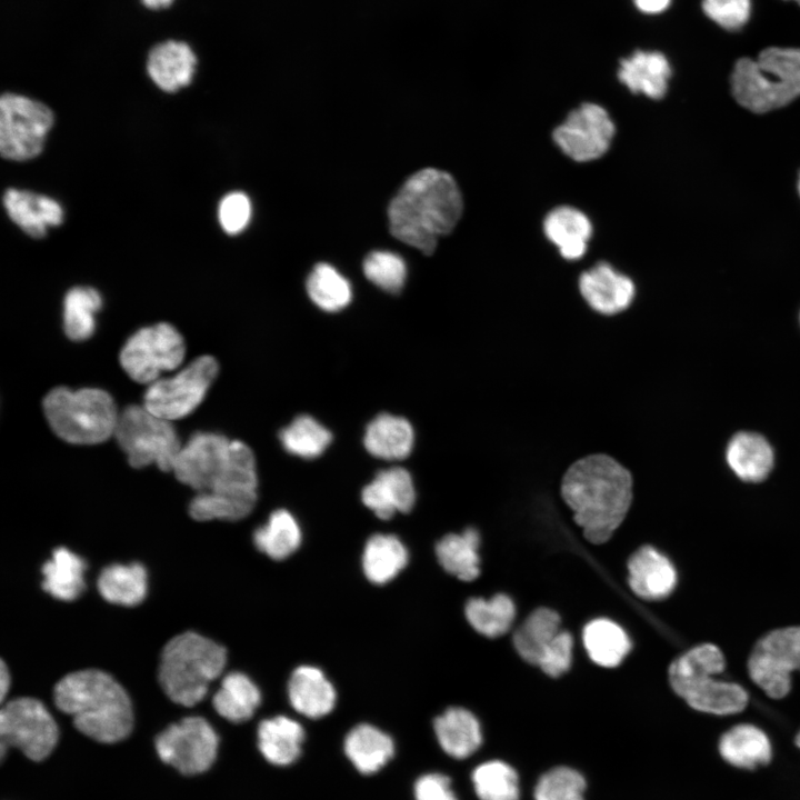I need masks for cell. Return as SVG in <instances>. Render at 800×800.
I'll return each mask as SVG.
<instances>
[{"label":"cell","mask_w":800,"mask_h":800,"mask_svg":"<svg viewBox=\"0 0 800 800\" xmlns=\"http://www.w3.org/2000/svg\"><path fill=\"white\" fill-rule=\"evenodd\" d=\"M172 471L197 494L189 513L197 521H236L256 506L258 476L252 450L217 432H196L181 447Z\"/></svg>","instance_id":"6da1fadb"},{"label":"cell","mask_w":800,"mask_h":800,"mask_svg":"<svg viewBox=\"0 0 800 800\" xmlns=\"http://www.w3.org/2000/svg\"><path fill=\"white\" fill-rule=\"evenodd\" d=\"M560 494L584 538L607 542L626 519L633 498L631 471L607 453H589L571 462Z\"/></svg>","instance_id":"7a4b0ae2"},{"label":"cell","mask_w":800,"mask_h":800,"mask_svg":"<svg viewBox=\"0 0 800 800\" xmlns=\"http://www.w3.org/2000/svg\"><path fill=\"white\" fill-rule=\"evenodd\" d=\"M462 194L454 178L426 168L406 180L388 208L390 231L398 240L430 256L440 237L458 224Z\"/></svg>","instance_id":"3957f363"},{"label":"cell","mask_w":800,"mask_h":800,"mask_svg":"<svg viewBox=\"0 0 800 800\" xmlns=\"http://www.w3.org/2000/svg\"><path fill=\"white\" fill-rule=\"evenodd\" d=\"M57 708L71 716L84 736L114 743L129 736L133 724L131 700L107 672L86 669L64 676L54 687Z\"/></svg>","instance_id":"277c9868"},{"label":"cell","mask_w":800,"mask_h":800,"mask_svg":"<svg viewBox=\"0 0 800 800\" xmlns=\"http://www.w3.org/2000/svg\"><path fill=\"white\" fill-rule=\"evenodd\" d=\"M726 658L713 643H700L677 657L668 670L672 690L693 710L732 716L743 711L748 691L738 682L721 678Z\"/></svg>","instance_id":"5b68a950"},{"label":"cell","mask_w":800,"mask_h":800,"mask_svg":"<svg viewBox=\"0 0 800 800\" xmlns=\"http://www.w3.org/2000/svg\"><path fill=\"white\" fill-rule=\"evenodd\" d=\"M739 106L752 113H768L800 98V48L769 47L757 59H739L730 74Z\"/></svg>","instance_id":"8992f818"},{"label":"cell","mask_w":800,"mask_h":800,"mask_svg":"<svg viewBox=\"0 0 800 800\" xmlns=\"http://www.w3.org/2000/svg\"><path fill=\"white\" fill-rule=\"evenodd\" d=\"M226 663L224 647L187 631L173 637L163 647L159 681L174 703L192 707L203 699L210 682L222 673Z\"/></svg>","instance_id":"52a82bcc"},{"label":"cell","mask_w":800,"mask_h":800,"mask_svg":"<svg viewBox=\"0 0 800 800\" xmlns=\"http://www.w3.org/2000/svg\"><path fill=\"white\" fill-rule=\"evenodd\" d=\"M43 410L53 432L74 444L106 441L114 434L119 418L112 397L97 388H54L46 396Z\"/></svg>","instance_id":"ba28073f"},{"label":"cell","mask_w":800,"mask_h":800,"mask_svg":"<svg viewBox=\"0 0 800 800\" xmlns=\"http://www.w3.org/2000/svg\"><path fill=\"white\" fill-rule=\"evenodd\" d=\"M114 437L134 468L156 464L162 471H172L182 447L169 420L137 404L119 413Z\"/></svg>","instance_id":"9c48e42d"},{"label":"cell","mask_w":800,"mask_h":800,"mask_svg":"<svg viewBox=\"0 0 800 800\" xmlns=\"http://www.w3.org/2000/svg\"><path fill=\"white\" fill-rule=\"evenodd\" d=\"M54 124L53 111L43 102L13 92L0 98V153L12 161H28L43 150Z\"/></svg>","instance_id":"30bf717a"},{"label":"cell","mask_w":800,"mask_h":800,"mask_svg":"<svg viewBox=\"0 0 800 800\" xmlns=\"http://www.w3.org/2000/svg\"><path fill=\"white\" fill-rule=\"evenodd\" d=\"M1 757L10 747L18 748L33 761H41L54 749L58 726L48 709L37 699L21 697L2 703L0 711Z\"/></svg>","instance_id":"8fae6325"},{"label":"cell","mask_w":800,"mask_h":800,"mask_svg":"<svg viewBox=\"0 0 800 800\" xmlns=\"http://www.w3.org/2000/svg\"><path fill=\"white\" fill-rule=\"evenodd\" d=\"M750 679L769 698L789 694L791 674L800 672V626L774 629L760 638L748 659Z\"/></svg>","instance_id":"7c38bea8"},{"label":"cell","mask_w":800,"mask_h":800,"mask_svg":"<svg viewBox=\"0 0 800 800\" xmlns=\"http://www.w3.org/2000/svg\"><path fill=\"white\" fill-rule=\"evenodd\" d=\"M184 353L179 331L168 322H159L136 331L122 347L119 360L132 380L150 384L162 371L178 368Z\"/></svg>","instance_id":"4fadbf2b"},{"label":"cell","mask_w":800,"mask_h":800,"mask_svg":"<svg viewBox=\"0 0 800 800\" xmlns=\"http://www.w3.org/2000/svg\"><path fill=\"white\" fill-rule=\"evenodd\" d=\"M218 371L213 357L201 356L173 377L150 383L143 396V407L169 421L181 419L200 404Z\"/></svg>","instance_id":"5bb4252c"},{"label":"cell","mask_w":800,"mask_h":800,"mask_svg":"<svg viewBox=\"0 0 800 800\" xmlns=\"http://www.w3.org/2000/svg\"><path fill=\"white\" fill-rule=\"evenodd\" d=\"M159 758L180 773L191 776L207 771L213 763L219 739L211 724L201 717H188L164 729L156 738Z\"/></svg>","instance_id":"9a60e30c"},{"label":"cell","mask_w":800,"mask_h":800,"mask_svg":"<svg viewBox=\"0 0 800 800\" xmlns=\"http://www.w3.org/2000/svg\"><path fill=\"white\" fill-rule=\"evenodd\" d=\"M616 126L604 108L586 102L572 110L552 133L554 143L578 162L599 159L610 148Z\"/></svg>","instance_id":"2e32d148"},{"label":"cell","mask_w":800,"mask_h":800,"mask_svg":"<svg viewBox=\"0 0 800 800\" xmlns=\"http://www.w3.org/2000/svg\"><path fill=\"white\" fill-rule=\"evenodd\" d=\"M578 288L589 308L607 317L629 309L636 297V286L631 278L604 261L583 271Z\"/></svg>","instance_id":"e0dca14e"},{"label":"cell","mask_w":800,"mask_h":800,"mask_svg":"<svg viewBox=\"0 0 800 800\" xmlns=\"http://www.w3.org/2000/svg\"><path fill=\"white\" fill-rule=\"evenodd\" d=\"M197 56L190 44L168 39L151 47L146 70L154 86L166 93H176L188 87L197 70Z\"/></svg>","instance_id":"ac0fdd59"},{"label":"cell","mask_w":800,"mask_h":800,"mask_svg":"<svg viewBox=\"0 0 800 800\" xmlns=\"http://www.w3.org/2000/svg\"><path fill=\"white\" fill-rule=\"evenodd\" d=\"M628 582L639 598L657 601L673 592L678 574L666 554L651 546H643L628 561Z\"/></svg>","instance_id":"d6986e66"},{"label":"cell","mask_w":800,"mask_h":800,"mask_svg":"<svg viewBox=\"0 0 800 800\" xmlns=\"http://www.w3.org/2000/svg\"><path fill=\"white\" fill-rule=\"evenodd\" d=\"M2 202L10 220L33 239L44 238L49 228L63 223L62 206L49 196L8 188Z\"/></svg>","instance_id":"ffe728a7"},{"label":"cell","mask_w":800,"mask_h":800,"mask_svg":"<svg viewBox=\"0 0 800 800\" xmlns=\"http://www.w3.org/2000/svg\"><path fill=\"white\" fill-rule=\"evenodd\" d=\"M362 503L379 519L409 512L416 502V488L410 472L396 466L380 470L361 491Z\"/></svg>","instance_id":"44dd1931"},{"label":"cell","mask_w":800,"mask_h":800,"mask_svg":"<svg viewBox=\"0 0 800 800\" xmlns=\"http://www.w3.org/2000/svg\"><path fill=\"white\" fill-rule=\"evenodd\" d=\"M618 79L632 93L650 99H662L668 91L672 69L667 57L659 51L637 50L619 62Z\"/></svg>","instance_id":"7402d4cb"},{"label":"cell","mask_w":800,"mask_h":800,"mask_svg":"<svg viewBox=\"0 0 800 800\" xmlns=\"http://www.w3.org/2000/svg\"><path fill=\"white\" fill-rule=\"evenodd\" d=\"M288 698L298 713L318 719L332 711L337 692L322 670L313 666H299L289 678Z\"/></svg>","instance_id":"603a6c76"},{"label":"cell","mask_w":800,"mask_h":800,"mask_svg":"<svg viewBox=\"0 0 800 800\" xmlns=\"http://www.w3.org/2000/svg\"><path fill=\"white\" fill-rule=\"evenodd\" d=\"M718 752L724 762L744 770L764 767L773 756L768 734L752 723H738L724 731L718 741Z\"/></svg>","instance_id":"cb8c5ba5"},{"label":"cell","mask_w":800,"mask_h":800,"mask_svg":"<svg viewBox=\"0 0 800 800\" xmlns=\"http://www.w3.org/2000/svg\"><path fill=\"white\" fill-rule=\"evenodd\" d=\"M546 238L566 260H578L584 256L593 228L590 219L579 209L560 206L552 209L543 220Z\"/></svg>","instance_id":"d4e9b609"},{"label":"cell","mask_w":800,"mask_h":800,"mask_svg":"<svg viewBox=\"0 0 800 800\" xmlns=\"http://www.w3.org/2000/svg\"><path fill=\"white\" fill-rule=\"evenodd\" d=\"M363 446L372 457L381 460L406 459L414 446L413 427L403 417L380 413L367 424Z\"/></svg>","instance_id":"484cf974"},{"label":"cell","mask_w":800,"mask_h":800,"mask_svg":"<svg viewBox=\"0 0 800 800\" xmlns=\"http://www.w3.org/2000/svg\"><path fill=\"white\" fill-rule=\"evenodd\" d=\"M730 469L741 480L759 482L764 480L773 467V450L762 436L754 432H738L728 443L726 451Z\"/></svg>","instance_id":"4316f807"},{"label":"cell","mask_w":800,"mask_h":800,"mask_svg":"<svg viewBox=\"0 0 800 800\" xmlns=\"http://www.w3.org/2000/svg\"><path fill=\"white\" fill-rule=\"evenodd\" d=\"M434 732L442 750L457 759L471 756L482 741L478 719L460 707L449 708L437 717Z\"/></svg>","instance_id":"83f0119b"},{"label":"cell","mask_w":800,"mask_h":800,"mask_svg":"<svg viewBox=\"0 0 800 800\" xmlns=\"http://www.w3.org/2000/svg\"><path fill=\"white\" fill-rule=\"evenodd\" d=\"M304 730L286 716L264 719L258 728V746L262 756L276 766L293 763L301 753Z\"/></svg>","instance_id":"f1b7e54d"},{"label":"cell","mask_w":800,"mask_h":800,"mask_svg":"<svg viewBox=\"0 0 800 800\" xmlns=\"http://www.w3.org/2000/svg\"><path fill=\"white\" fill-rule=\"evenodd\" d=\"M343 748L349 760L363 774L379 771L394 752L391 737L367 723L358 724L348 732Z\"/></svg>","instance_id":"f546056e"},{"label":"cell","mask_w":800,"mask_h":800,"mask_svg":"<svg viewBox=\"0 0 800 800\" xmlns=\"http://www.w3.org/2000/svg\"><path fill=\"white\" fill-rule=\"evenodd\" d=\"M408 560V550L397 536L376 533L364 544L361 564L370 582L384 584L404 569Z\"/></svg>","instance_id":"4dcf8cb0"},{"label":"cell","mask_w":800,"mask_h":800,"mask_svg":"<svg viewBox=\"0 0 800 800\" xmlns=\"http://www.w3.org/2000/svg\"><path fill=\"white\" fill-rule=\"evenodd\" d=\"M86 568L81 557L64 547H59L42 566V588L56 599L72 601L86 588L83 576Z\"/></svg>","instance_id":"1f68e13d"},{"label":"cell","mask_w":800,"mask_h":800,"mask_svg":"<svg viewBox=\"0 0 800 800\" xmlns=\"http://www.w3.org/2000/svg\"><path fill=\"white\" fill-rule=\"evenodd\" d=\"M561 630L559 614L549 608H539L514 631V648L524 661L538 667Z\"/></svg>","instance_id":"d6a6232c"},{"label":"cell","mask_w":800,"mask_h":800,"mask_svg":"<svg viewBox=\"0 0 800 800\" xmlns=\"http://www.w3.org/2000/svg\"><path fill=\"white\" fill-rule=\"evenodd\" d=\"M98 590L110 603L133 607L142 602L148 589L146 568L139 563H113L106 567L98 578Z\"/></svg>","instance_id":"836d02e7"},{"label":"cell","mask_w":800,"mask_h":800,"mask_svg":"<svg viewBox=\"0 0 800 800\" xmlns=\"http://www.w3.org/2000/svg\"><path fill=\"white\" fill-rule=\"evenodd\" d=\"M479 532L468 528L461 533H449L436 544L440 566L462 581H472L480 573Z\"/></svg>","instance_id":"e575fe53"},{"label":"cell","mask_w":800,"mask_h":800,"mask_svg":"<svg viewBox=\"0 0 800 800\" xmlns=\"http://www.w3.org/2000/svg\"><path fill=\"white\" fill-rule=\"evenodd\" d=\"M261 702L257 684L244 673L233 671L226 674L212 699L214 710L231 722L250 719Z\"/></svg>","instance_id":"d590c367"},{"label":"cell","mask_w":800,"mask_h":800,"mask_svg":"<svg viewBox=\"0 0 800 800\" xmlns=\"http://www.w3.org/2000/svg\"><path fill=\"white\" fill-rule=\"evenodd\" d=\"M582 640L590 659L606 668L619 666L631 648L626 631L604 618L590 621L583 629Z\"/></svg>","instance_id":"8d00e7d4"},{"label":"cell","mask_w":800,"mask_h":800,"mask_svg":"<svg viewBox=\"0 0 800 800\" xmlns=\"http://www.w3.org/2000/svg\"><path fill=\"white\" fill-rule=\"evenodd\" d=\"M301 540V528L286 509L274 510L267 522L253 532L257 549L272 560L290 557L300 547Z\"/></svg>","instance_id":"74e56055"},{"label":"cell","mask_w":800,"mask_h":800,"mask_svg":"<svg viewBox=\"0 0 800 800\" xmlns=\"http://www.w3.org/2000/svg\"><path fill=\"white\" fill-rule=\"evenodd\" d=\"M102 297L93 287L76 286L63 298V329L68 338L82 341L96 330V314L102 308Z\"/></svg>","instance_id":"f35d334b"},{"label":"cell","mask_w":800,"mask_h":800,"mask_svg":"<svg viewBox=\"0 0 800 800\" xmlns=\"http://www.w3.org/2000/svg\"><path fill=\"white\" fill-rule=\"evenodd\" d=\"M279 440L288 453L302 459H314L330 446L332 433L316 418L300 414L281 429Z\"/></svg>","instance_id":"ab89813d"},{"label":"cell","mask_w":800,"mask_h":800,"mask_svg":"<svg viewBox=\"0 0 800 800\" xmlns=\"http://www.w3.org/2000/svg\"><path fill=\"white\" fill-rule=\"evenodd\" d=\"M470 626L479 633L497 638L504 634L512 626L516 608L507 594H496L489 600L470 599L464 608Z\"/></svg>","instance_id":"60d3db41"},{"label":"cell","mask_w":800,"mask_h":800,"mask_svg":"<svg viewBox=\"0 0 800 800\" xmlns=\"http://www.w3.org/2000/svg\"><path fill=\"white\" fill-rule=\"evenodd\" d=\"M311 301L327 312L344 309L352 299L350 282L328 263H318L307 279Z\"/></svg>","instance_id":"b9f144b4"},{"label":"cell","mask_w":800,"mask_h":800,"mask_svg":"<svg viewBox=\"0 0 800 800\" xmlns=\"http://www.w3.org/2000/svg\"><path fill=\"white\" fill-rule=\"evenodd\" d=\"M472 782L480 800H519V780L516 770L500 760L478 766Z\"/></svg>","instance_id":"7bdbcfd3"},{"label":"cell","mask_w":800,"mask_h":800,"mask_svg":"<svg viewBox=\"0 0 800 800\" xmlns=\"http://www.w3.org/2000/svg\"><path fill=\"white\" fill-rule=\"evenodd\" d=\"M586 780L580 772L557 767L546 772L534 788V800H584Z\"/></svg>","instance_id":"ee69618b"},{"label":"cell","mask_w":800,"mask_h":800,"mask_svg":"<svg viewBox=\"0 0 800 800\" xmlns=\"http://www.w3.org/2000/svg\"><path fill=\"white\" fill-rule=\"evenodd\" d=\"M364 276L380 289L397 293L404 286L407 268L403 259L389 251H373L363 262Z\"/></svg>","instance_id":"f6af8a7d"},{"label":"cell","mask_w":800,"mask_h":800,"mask_svg":"<svg viewBox=\"0 0 800 800\" xmlns=\"http://www.w3.org/2000/svg\"><path fill=\"white\" fill-rule=\"evenodd\" d=\"M704 14L728 31L746 26L751 13L750 0H702Z\"/></svg>","instance_id":"bcb514c9"},{"label":"cell","mask_w":800,"mask_h":800,"mask_svg":"<svg viewBox=\"0 0 800 800\" xmlns=\"http://www.w3.org/2000/svg\"><path fill=\"white\" fill-rule=\"evenodd\" d=\"M251 218V202L241 191L226 194L218 207V220L228 234H237L246 229Z\"/></svg>","instance_id":"7dc6e473"},{"label":"cell","mask_w":800,"mask_h":800,"mask_svg":"<svg viewBox=\"0 0 800 800\" xmlns=\"http://www.w3.org/2000/svg\"><path fill=\"white\" fill-rule=\"evenodd\" d=\"M573 639L561 630L552 647L546 652L538 667L548 676L557 678L567 672L572 660Z\"/></svg>","instance_id":"c3c4849f"},{"label":"cell","mask_w":800,"mask_h":800,"mask_svg":"<svg viewBox=\"0 0 800 800\" xmlns=\"http://www.w3.org/2000/svg\"><path fill=\"white\" fill-rule=\"evenodd\" d=\"M416 800H458L450 779L441 773L421 776L414 784Z\"/></svg>","instance_id":"681fc988"},{"label":"cell","mask_w":800,"mask_h":800,"mask_svg":"<svg viewBox=\"0 0 800 800\" xmlns=\"http://www.w3.org/2000/svg\"><path fill=\"white\" fill-rule=\"evenodd\" d=\"M637 8L644 12L650 14H656L664 11L671 0H633Z\"/></svg>","instance_id":"f907efd6"},{"label":"cell","mask_w":800,"mask_h":800,"mask_svg":"<svg viewBox=\"0 0 800 800\" xmlns=\"http://www.w3.org/2000/svg\"><path fill=\"white\" fill-rule=\"evenodd\" d=\"M10 688V673L9 670L4 663V661H1L0 667V700L3 703L4 698L9 691Z\"/></svg>","instance_id":"816d5d0a"},{"label":"cell","mask_w":800,"mask_h":800,"mask_svg":"<svg viewBox=\"0 0 800 800\" xmlns=\"http://www.w3.org/2000/svg\"><path fill=\"white\" fill-rule=\"evenodd\" d=\"M141 3L150 10L168 9L174 0H140Z\"/></svg>","instance_id":"f5cc1de1"},{"label":"cell","mask_w":800,"mask_h":800,"mask_svg":"<svg viewBox=\"0 0 800 800\" xmlns=\"http://www.w3.org/2000/svg\"><path fill=\"white\" fill-rule=\"evenodd\" d=\"M794 744L800 749V730L794 737Z\"/></svg>","instance_id":"db71d44e"},{"label":"cell","mask_w":800,"mask_h":800,"mask_svg":"<svg viewBox=\"0 0 800 800\" xmlns=\"http://www.w3.org/2000/svg\"><path fill=\"white\" fill-rule=\"evenodd\" d=\"M797 189H798V192L800 196V172H799V177H798Z\"/></svg>","instance_id":"11a10c76"},{"label":"cell","mask_w":800,"mask_h":800,"mask_svg":"<svg viewBox=\"0 0 800 800\" xmlns=\"http://www.w3.org/2000/svg\"><path fill=\"white\" fill-rule=\"evenodd\" d=\"M787 1H790V0H787ZM791 1H794L800 6V0H791Z\"/></svg>","instance_id":"9f6ffc18"}]
</instances>
